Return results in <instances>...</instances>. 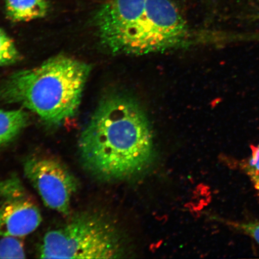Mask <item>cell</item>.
<instances>
[{"label":"cell","instance_id":"6da1fadb","mask_svg":"<svg viewBox=\"0 0 259 259\" xmlns=\"http://www.w3.org/2000/svg\"><path fill=\"white\" fill-rule=\"evenodd\" d=\"M79 154L87 172L105 182H126L148 172L155 149L150 122L134 97H107L80 136Z\"/></svg>","mask_w":259,"mask_h":259},{"label":"cell","instance_id":"7a4b0ae2","mask_svg":"<svg viewBox=\"0 0 259 259\" xmlns=\"http://www.w3.org/2000/svg\"><path fill=\"white\" fill-rule=\"evenodd\" d=\"M94 20L102 46L115 54L161 53L183 47L189 37L171 0H108Z\"/></svg>","mask_w":259,"mask_h":259},{"label":"cell","instance_id":"3957f363","mask_svg":"<svg viewBox=\"0 0 259 259\" xmlns=\"http://www.w3.org/2000/svg\"><path fill=\"white\" fill-rule=\"evenodd\" d=\"M90 71L82 61L57 56L12 74L2 96L6 102L31 110L48 124L60 125L75 115Z\"/></svg>","mask_w":259,"mask_h":259},{"label":"cell","instance_id":"277c9868","mask_svg":"<svg viewBox=\"0 0 259 259\" xmlns=\"http://www.w3.org/2000/svg\"><path fill=\"white\" fill-rule=\"evenodd\" d=\"M129 238L117 223L100 212L76 213L45 234L42 258H123L131 254Z\"/></svg>","mask_w":259,"mask_h":259},{"label":"cell","instance_id":"5b68a950","mask_svg":"<svg viewBox=\"0 0 259 259\" xmlns=\"http://www.w3.org/2000/svg\"><path fill=\"white\" fill-rule=\"evenodd\" d=\"M24 171L45 205L61 214H70L79 183L63 163L48 155H34L25 160Z\"/></svg>","mask_w":259,"mask_h":259},{"label":"cell","instance_id":"8992f818","mask_svg":"<svg viewBox=\"0 0 259 259\" xmlns=\"http://www.w3.org/2000/svg\"><path fill=\"white\" fill-rule=\"evenodd\" d=\"M41 221L40 210L20 178L12 175L0 181V236L23 237Z\"/></svg>","mask_w":259,"mask_h":259},{"label":"cell","instance_id":"52a82bcc","mask_svg":"<svg viewBox=\"0 0 259 259\" xmlns=\"http://www.w3.org/2000/svg\"><path fill=\"white\" fill-rule=\"evenodd\" d=\"M6 14L14 22H27L44 18L48 11L46 0H6Z\"/></svg>","mask_w":259,"mask_h":259},{"label":"cell","instance_id":"ba28073f","mask_svg":"<svg viewBox=\"0 0 259 259\" xmlns=\"http://www.w3.org/2000/svg\"><path fill=\"white\" fill-rule=\"evenodd\" d=\"M28 120L27 113L22 110L0 111V147L17 137Z\"/></svg>","mask_w":259,"mask_h":259},{"label":"cell","instance_id":"9c48e42d","mask_svg":"<svg viewBox=\"0 0 259 259\" xmlns=\"http://www.w3.org/2000/svg\"><path fill=\"white\" fill-rule=\"evenodd\" d=\"M250 157L234 161L235 169L244 173L250 179L259 199V143L252 147Z\"/></svg>","mask_w":259,"mask_h":259},{"label":"cell","instance_id":"30bf717a","mask_svg":"<svg viewBox=\"0 0 259 259\" xmlns=\"http://www.w3.org/2000/svg\"><path fill=\"white\" fill-rule=\"evenodd\" d=\"M16 236H3L0 240V258H24L23 243Z\"/></svg>","mask_w":259,"mask_h":259},{"label":"cell","instance_id":"8fae6325","mask_svg":"<svg viewBox=\"0 0 259 259\" xmlns=\"http://www.w3.org/2000/svg\"><path fill=\"white\" fill-rule=\"evenodd\" d=\"M19 58V52L14 41L0 29V66L14 63Z\"/></svg>","mask_w":259,"mask_h":259},{"label":"cell","instance_id":"7c38bea8","mask_svg":"<svg viewBox=\"0 0 259 259\" xmlns=\"http://www.w3.org/2000/svg\"><path fill=\"white\" fill-rule=\"evenodd\" d=\"M228 225L236 231L250 236L259 245V222L229 221Z\"/></svg>","mask_w":259,"mask_h":259}]
</instances>
